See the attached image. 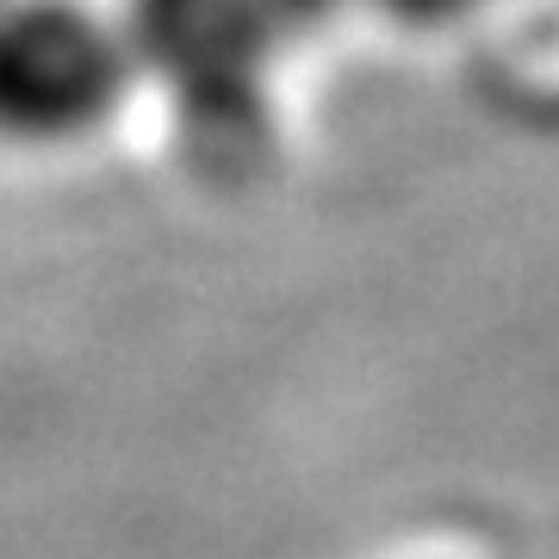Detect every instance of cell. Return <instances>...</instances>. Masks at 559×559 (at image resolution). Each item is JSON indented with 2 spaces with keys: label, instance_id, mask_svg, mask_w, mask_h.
Here are the masks:
<instances>
[{
  "label": "cell",
  "instance_id": "cell-4",
  "mask_svg": "<svg viewBox=\"0 0 559 559\" xmlns=\"http://www.w3.org/2000/svg\"><path fill=\"white\" fill-rule=\"evenodd\" d=\"M385 13H399L411 25H441V20H460V13H473L479 0H380Z\"/></svg>",
  "mask_w": 559,
  "mask_h": 559
},
{
  "label": "cell",
  "instance_id": "cell-1",
  "mask_svg": "<svg viewBox=\"0 0 559 559\" xmlns=\"http://www.w3.org/2000/svg\"><path fill=\"white\" fill-rule=\"evenodd\" d=\"M138 87L119 20L81 0H0V143L69 150Z\"/></svg>",
  "mask_w": 559,
  "mask_h": 559
},
{
  "label": "cell",
  "instance_id": "cell-3",
  "mask_svg": "<svg viewBox=\"0 0 559 559\" xmlns=\"http://www.w3.org/2000/svg\"><path fill=\"white\" fill-rule=\"evenodd\" d=\"M261 13H267V25H274L280 38H299V32H311V25L336 20L348 0H255Z\"/></svg>",
  "mask_w": 559,
  "mask_h": 559
},
{
  "label": "cell",
  "instance_id": "cell-2",
  "mask_svg": "<svg viewBox=\"0 0 559 559\" xmlns=\"http://www.w3.org/2000/svg\"><path fill=\"white\" fill-rule=\"evenodd\" d=\"M131 75L162 81L187 112L230 119L255 100L280 32L255 0H124L119 13Z\"/></svg>",
  "mask_w": 559,
  "mask_h": 559
}]
</instances>
